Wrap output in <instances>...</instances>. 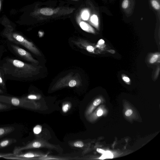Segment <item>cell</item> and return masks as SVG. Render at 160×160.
<instances>
[{
	"label": "cell",
	"mask_w": 160,
	"mask_h": 160,
	"mask_svg": "<svg viewBox=\"0 0 160 160\" xmlns=\"http://www.w3.org/2000/svg\"><path fill=\"white\" fill-rule=\"evenodd\" d=\"M132 111L131 109L127 110L125 112V115L127 116H128L131 115L132 113Z\"/></svg>",
	"instance_id": "obj_25"
},
{
	"label": "cell",
	"mask_w": 160,
	"mask_h": 160,
	"mask_svg": "<svg viewBox=\"0 0 160 160\" xmlns=\"http://www.w3.org/2000/svg\"><path fill=\"white\" fill-rule=\"evenodd\" d=\"M129 1L128 0H124L122 4V7L124 9H126L128 7Z\"/></svg>",
	"instance_id": "obj_18"
},
{
	"label": "cell",
	"mask_w": 160,
	"mask_h": 160,
	"mask_svg": "<svg viewBox=\"0 0 160 160\" xmlns=\"http://www.w3.org/2000/svg\"><path fill=\"white\" fill-rule=\"evenodd\" d=\"M81 83V79L78 75L70 72L57 81L53 88L56 89L67 86L72 88L79 86Z\"/></svg>",
	"instance_id": "obj_3"
},
{
	"label": "cell",
	"mask_w": 160,
	"mask_h": 160,
	"mask_svg": "<svg viewBox=\"0 0 160 160\" xmlns=\"http://www.w3.org/2000/svg\"><path fill=\"white\" fill-rule=\"evenodd\" d=\"M13 153H0V158H3L4 157L7 156H11L12 155Z\"/></svg>",
	"instance_id": "obj_22"
},
{
	"label": "cell",
	"mask_w": 160,
	"mask_h": 160,
	"mask_svg": "<svg viewBox=\"0 0 160 160\" xmlns=\"http://www.w3.org/2000/svg\"><path fill=\"white\" fill-rule=\"evenodd\" d=\"M90 20L93 25L97 28L99 27V20L98 16L95 14L93 15L91 17Z\"/></svg>",
	"instance_id": "obj_11"
},
{
	"label": "cell",
	"mask_w": 160,
	"mask_h": 160,
	"mask_svg": "<svg viewBox=\"0 0 160 160\" xmlns=\"http://www.w3.org/2000/svg\"><path fill=\"white\" fill-rule=\"evenodd\" d=\"M97 151L99 153H101L102 154H103L105 152V151H104L103 150H102L101 149H99V148H97Z\"/></svg>",
	"instance_id": "obj_29"
},
{
	"label": "cell",
	"mask_w": 160,
	"mask_h": 160,
	"mask_svg": "<svg viewBox=\"0 0 160 160\" xmlns=\"http://www.w3.org/2000/svg\"><path fill=\"white\" fill-rule=\"evenodd\" d=\"M68 104H66L63 105L62 107V110L64 112H66L68 110Z\"/></svg>",
	"instance_id": "obj_24"
},
{
	"label": "cell",
	"mask_w": 160,
	"mask_h": 160,
	"mask_svg": "<svg viewBox=\"0 0 160 160\" xmlns=\"http://www.w3.org/2000/svg\"><path fill=\"white\" fill-rule=\"evenodd\" d=\"M108 51L109 52L112 53V54H114L115 53V51L113 49H109L108 50Z\"/></svg>",
	"instance_id": "obj_30"
},
{
	"label": "cell",
	"mask_w": 160,
	"mask_h": 160,
	"mask_svg": "<svg viewBox=\"0 0 160 160\" xmlns=\"http://www.w3.org/2000/svg\"><path fill=\"white\" fill-rule=\"evenodd\" d=\"M40 12L42 14L47 16L52 15L54 12L52 9L49 8H42L41 9Z\"/></svg>",
	"instance_id": "obj_10"
},
{
	"label": "cell",
	"mask_w": 160,
	"mask_h": 160,
	"mask_svg": "<svg viewBox=\"0 0 160 160\" xmlns=\"http://www.w3.org/2000/svg\"><path fill=\"white\" fill-rule=\"evenodd\" d=\"M3 93V91L0 89V93L2 94Z\"/></svg>",
	"instance_id": "obj_31"
},
{
	"label": "cell",
	"mask_w": 160,
	"mask_h": 160,
	"mask_svg": "<svg viewBox=\"0 0 160 160\" xmlns=\"http://www.w3.org/2000/svg\"><path fill=\"white\" fill-rule=\"evenodd\" d=\"M101 102V100L99 98L96 99L93 101V104L94 106H97L99 105Z\"/></svg>",
	"instance_id": "obj_23"
},
{
	"label": "cell",
	"mask_w": 160,
	"mask_h": 160,
	"mask_svg": "<svg viewBox=\"0 0 160 160\" xmlns=\"http://www.w3.org/2000/svg\"><path fill=\"white\" fill-rule=\"evenodd\" d=\"M1 4H2V0H0V10L1 8Z\"/></svg>",
	"instance_id": "obj_32"
},
{
	"label": "cell",
	"mask_w": 160,
	"mask_h": 160,
	"mask_svg": "<svg viewBox=\"0 0 160 160\" xmlns=\"http://www.w3.org/2000/svg\"><path fill=\"white\" fill-rule=\"evenodd\" d=\"M74 146L78 148H82L84 146V144L82 142L80 141H77L74 144Z\"/></svg>",
	"instance_id": "obj_19"
},
{
	"label": "cell",
	"mask_w": 160,
	"mask_h": 160,
	"mask_svg": "<svg viewBox=\"0 0 160 160\" xmlns=\"http://www.w3.org/2000/svg\"><path fill=\"white\" fill-rule=\"evenodd\" d=\"M0 85L3 88L5 89V83L4 81L3 80L2 77L0 72Z\"/></svg>",
	"instance_id": "obj_20"
},
{
	"label": "cell",
	"mask_w": 160,
	"mask_h": 160,
	"mask_svg": "<svg viewBox=\"0 0 160 160\" xmlns=\"http://www.w3.org/2000/svg\"><path fill=\"white\" fill-rule=\"evenodd\" d=\"M73 42L80 48L84 49L91 53L94 52L95 49L94 47L86 40L78 39L77 40H74Z\"/></svg>",
	"instance_id": "obj_6"
},
{
	"label": "cell",
	"mask_w": 160,
	"mask_h": 160,
	"mask_svg": "<svg viewBox=\"0 0 160 160\" xmlns=\"http://www.w3.org/2000/svg\"><path fill=\"white\" fill-rule=\"evenodd\" d=\"M25 99H27L30 100H34L37 98V96L35 95L31 94L28 95L27 97L23 98Z\"/></svg>",
	"instance_id": "obj_21"
},
{
	"label": "cell",
	"mask_w": 160,
	"mask_h": 160,
	"mask_svg": "<svg viewBox=\"0 0 160 160\" xmlns=\"http://www.w3.org/2000/svg\"><path fill=\"white\" fill-rule=\"evenodd\" d=\"M80 26L81 28L86 32L92 33H94L95 32L94 29L90 25L84 22H81Z\"/></svg>",
	"instance_id": "obj_9"
},
{
	"label": "cell",
	"mask_w": 160,
	"mask_h": 160,
	"mask_svg": "<svg viewBox=\"0 0 160 160\" xmlns=\"http://www.w3.org/2000/svg\"><path fill=\"white\" fill-rule=\"evenodd\" d=\"M15 129L14 127L11 126L0 127V138L9 134Z\"/></svg>",
	"instance_id": "obj_7"
},
{
	"label": "cell",
	"mask_w": 160,
	"mask_h": 160,
	"mask_svg": "<svg viewBox=\"0 0 160 160\" xmlns=\"http://www.w3.org/2000/svg\"><path fill=\"white\" fill-rule=\"evenodd\" d=\"M11 46L18 56L25 60L35 64L38 62V61L35 59L30 53L24 49L13 44L11 45Z\"/></svg>",
	"instance_id": "obj_5"
},
{
	"label": "cell",
	"mask_w": 160,
	"mask_h": 160,
	"mask_svg": "<svg viewBox=\"0 0 160 160\" xmlns=\"http://www.w3.org/2000/svg\"><path fill=\"white\" fill-rule=\"evenodd\" d=\"M103 155H102V156L100 157L101 158H100L101 159H104L106 158H113V155L109 151H105V152L103 153Z\"/></svg>",
	"instance_id": "obj_12"
},
{
	"label": "cell",
	"mask_w": 160,
	"mask_h": 160,
	"mask_svg": "<svg viewBox=\"0 0 160 160\" xmlns=\"http://www.w3.org/2000/svg\"><path fill=\"white\" fill-rule=\"evenodd\" d=\"M17 141V140L15 138H8L3 139L0 142V149L7 147L16 143Z\"/></svg>",
	"instance_id": "obj_8"
},
{
	"label": "cell",
	"mask_w": 160,
	"mask_h": 160,
	"mask_svg": "<svg viewBox=\"0 0 160 160\" xmlns=\"http://www.w3.org/2000/svg\"><path fill=\"white\" fill-rule=\"evenodd\" d=\"M11 107V106L9 104H4L0 102V111L7 110Z\"/></svg>",
	"instance_id": "obj_14"
},
{
	"label": "cell",
	"mask_w": 160,
	"mask_h": 160,
	"mask_svg": "<svg viewBox=\"0 0 160 160\" xmlns=\"http://www.w3.org/2000/svg\"><path fill=\"white\" fill-rule=\"evenodd\" d=\"M159 55L157 54L153 55L150 58L149 60V62L151 63H153L155 62L158 60Z\"/></svg>",
	"instance_id": "obj_17"
},
{
	"label": "cell",
	"mask_w": 160,
	"mask_h": 160,
	"mask_svg": "<svg viewBox=\"0 0 160 160\" xmlns=\"http://www.w3.org/2000/svg\"><path fill=\"white\" fill-rule=\"evenodd\" d=\"M89 16V13L87 10L84 11L82 13L81 17L82 19L85 20H87Z\"/></svg>",
	"instance_id": "obj_15"
},
{
	"label": "cell",
	"mask_w": 160,
	"mask_h": 160,
	"mask_svg": "<svg viewBox=\"0 0 160 160\" xmlns=\"http://www.w3.org/2000/svg\"><path fill=\"white\" fill-rule=\"evenodd\" d=\"M7 37L9 41L22 46L35 55L42 56L41 52L36 46L22 35L16 33H12L8 34Z\"/></svg>",
	"instance_id": "obj_2"
},
{
	"label": "cell",
	"mask_w": 160,
	"mask_h": 160,
	"mask_svg": "<svg viewBox=\"0 0 160 160\" xmlns=\"http://www.w3.org/2000/svg\"><path fill=\"white\" fill-rule=\"evenodd\" d=\"M151 3L152 7L156 10H158L160 9V6L158 2L156 0H152L151 1Z\"/></svg>",
	"instance_id": "obj_13"
},
{
	"label": "cell",
	"mask_w": 160,
	"mask_h": 160,
	"mask_svg": "<svg viewBox=\"0 0 160 160\" xmlns=\"http://www.w3.org/2000/svg\"><path fill=\"white\" fill-rule=\"evenodd\" d=\"M0 102L20 108L29 107V101L23 98H17L0 95Z\"/></svg>",
	"instance_id": "obj_4"
},
{
	"label": "cell",
	"mask_w": 160,
	"mask_h": 160,
	"mask_svg": "<svg viewBox=\"0 0 160 160\" xmlns=\"http://www.w3.org/2000/svg\"><path fill=\"white\" fill-rule=\"evenodd\" d=\"M123 80L126 82H128L130 81V79L129 78L126 76H124L122 77Z\"/></svg>",
	"instance_id": "obj_26"
},
{
	"label": "cell",
	"mask_w": 160,
	"mask_h": 160,
	"mask_svg": "<svg viewBox=\"0 0 160 160\" xmlns=\"http://www.w3.org/2000/svg\"><path fill=\"white\" fill-rule=\"evenodd\" d=\"M41 131L42 127L39 125L36 126L33 129V131L34 133L36 134L39 133Z\"/></svg>",
	"instance_id": "obj_16"
},
{
	"label": "cell",
	"mask_w": 160,
	"mask_h": 160,
	"mask_svg": "<svg viewBox=\"0 0 160 160\" xmlns=\"http://www.w3.org/2000/svg\"><path fill=\"white\" fill-rule=\"evenodd\" d=\"M103 113L101 109L98 110L97 112V114L98 116H100L102 115Z\"/></svg>",
	"instance_id": "obj_27"
},
{
	"label": "cell",
	"mask_w": 160,
	"mask_h": 160,
	"mask_svg": "<svg viewBox=\"0 0 160 160\" xmlns=\"http://www.w3.org/2000/svg\"><path fill=\"white\" fill-rule=\"evenodd\" d=\"M105 42L102 39H100L98 42V44L99 45H102Z\"/></svg>",
	"instance_id": "obj_28"
},
{
	"label": "cell",
	"mask_w": 160,
	"mask_h": 160,
	"mask_svg": "<svg viewBox=\"0 0 160 160\" xmlns=\"http://www.w3.org/2000/svg\"><path fill=\"white\" fill-rule=\"evenodd\" d=\"M0 68L8 78L18 80H26L39 72L38 68L13 58L5 59Z\"/></svg>",
	"instance_id": "obj_1"
}]
</instances>
